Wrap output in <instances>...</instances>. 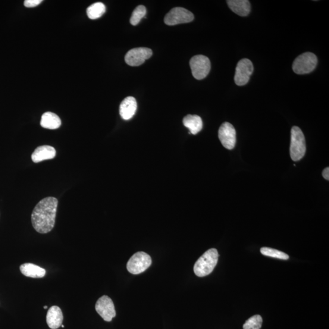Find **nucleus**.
I'll return each mask as SVG.
<instances>
[{"label": "nucleus", "instance_id": "nucleus-1", "mask_svg": "<svg viewBox=\"0 0 329 329\" xmlns=\"http://www.w3.org/2000/svg\"><path fill=\"white\" fill-rule=\"evenodd\" d=\"M58 200L54 197H45L34 209L31 221L35 230L40 234L52 231L55 226Z\"/></svg>", "mask_w": 329, "mask_h": 329}, {"label": "nucleus", "instance_id": "nucleus-2", "mask_svg": "<svg viewBox=\"0 0 329 329\" xmlns=\"http://www.w3.org/2000/svg\"><path fill=\"white\" fill-rule=\"evenodd\" d=\"M219 255L215 248L210 249L199 258L194 265L193 270L197 276L202 277L211 273L217 265Z\"/></svg>", "mask_w": 329, "mask_h": 329}, {"label": "nucleus", "instance_id": "nucleus-3", "mask_svg": "<svg viewBox=\"0 0 329 329\" xmlns=\"http://www.w3.org/2000/svg\"><path fill=\"white\" fill-rule=\"evenodd\" d=\"M290 156L293 161H299L306 152L305 135L299 127L293 126L291 131Z\"/></svg>", "mask_w": 329, "mask_h": 329}, {"label": "nucleus", "instance_id": "nucleus-4", "mask_svg": "<svg viewBox=\"0 0 329 329\" xmlns=\"http://www.w3.org/2000/svg\"><path fill=\"white\" fill-rule=\"evenodd\" d=\"M317 64L318 59L316 55L307 52L300 55L294 60L292 68L294 73L305 74L314 70Z\"/></svg>", "mask_w": 329, "mask_h": 329}, {"label": "nucleus", "instance_id": "nucleus-5", "mask_svg": "<svg viewBox=\"0 0 329 329\" xmlns=\"http://www.w3.org/2000/svg\"><path fill=\"white\" fill-rule=\"evenodd\" d=\"M152 260L148 254L137 252L131 257L127 263V269L130 273L139 274L145 271L151 265Z\"/></svg>", "mask_w": 329, "mask_h": 329}, {"label": "nucleus", "instance_id": "nucleus-6", "mask_svg": "<svg viewBox=\"0 0 329 329\" xmlns=\"http://www.w3.org/2000/svg\"><path fill=\"white\" fill-rule=\"evenodd\" d=\"M190 65L194 78L201 80L208 76L211 68L209 59L203 55H196L190 59Z\"/></svg>", "mask_w": 329, "mask_h": 329}, {"label": "nucleus", "instance_id": "nucleus-7", "mask_svg": "<svg viewBox=\"0 0 329 329\" xmlns=\"http://www.w3.org/2000/svg\"><path fill=\"white\" fill-rule=\"evenodd\" d=\"M193 19L194 15L192 12L183 8L176 7L172 9L165 15L164 22L169 26H173V25L190 23Z\"/></svg>", "mask_w": 329, "mask_h": 329}, {"label": "nucleus", "instance_id": "nucleus-8", "mask_svg": "<svg viewBox=\"0 0 329 329\" xmlns=\"http://www.w3.org/2000/svg\"><path fill=\"white\" fill-rule=\"evenodd\" d=\"M253 71L252 62L247 59H241L237 65L234 77L235 83L239 86L246 85L248 83Z\"/></svg>", "mask_w": 329, "mask_h": 329}, {"label": "nucleus", "instance_id": "nucleus-9", "mask_svg": "<svg viewBox=\"0 0 329 329\" xmlns=\"http://www.w3.org/2000/svg\"><path fill=\"white\" fill-rule=\"evenodd\" d=\"M153 51L148 48L140 47L130 50L125 56V62L132 67L142 65L146 59L151 57Z\"/></svg>", "mask_w": 329, "mask_h": 329}, {"label": "nucleus", "instance_id": "nucleus-10", "mask_svg": "<svg viewBox=\"0 0 329 329\" xmlns=\"http://www.w3.org/2000/svg\"><path fill=\"white\" fill-rule=\"evenodd\" d=\"M219 140L225 148L233 149L236 143V131L233 124L228 122L222 123L218 131Z\"/></svg>", "mask_w": 329, "mask_h": 329}, {"label": "nucleus", "instance_id": "nucleus-11", "mask_svg": "<svg viewBox=\"0 0 329 329\" xmlns=\"http://www.w3.org/2000/svg\"><path fill=\"white\" fill-rule=\"evenodd\" d=\"M97 313L105 321L111 322L115 317L114 303L108 296H103L97 300L95 305Z\"/></svg>", "mask_w": 329, "mask_h": 329}, {"label": "nucleus", "instance_id": "nucleus-12", "mask_svg": "<svg viewBox=\"0 0 329 329\" xmlns=\"http://www.w3.org/2000/svg\"><path fill=\"white\" fill-rule=\"evenodd\" d=\"M137 103L136 98L128 96L124 98L120 106V115L124 120H130L136 114Z\"/></svg>", "mask_w": 329, "mask_h": 329}, {"label": "nucleus", "instance_id": "nucleus-13", "mask_svg": "<svg viewBox=\"0 0 329 329\" xmlns=\"http://www.w3.org/2000/svg\"><path fill=\"white\" fill-rule=\"evenodd\" d=\"M56 155V149L53 146L43 145L35 149L31 156V158L34 163H39L45 160L55 158Z\"/></svg>", "mask_w": 329, "mask_h": 329}, {"label": "nucleus", "instance_id": "nucleus-14", "mask_svg": "<svg viewBox=\"0 0 329 329\" xmlns=\"http://www.w3.org/2000/svg\"><path fill=\"white\" fill-rule=\"evenodd\" d=\"M63 319L62 310L58 306L52 307L47 313L46 322L50 328L57 329L61 327Z\"/></svg>", "mask_w": 329, "mask_h": 329}, {"label": "nucleus", "instance_id": "nucleus-15", "mask_svg": "<svg viewBox=\"0 0 329 329\" xmlns=\"http://www.w3.org/2000/svg\"><path fill=\"white\" fill-rule=\"evenodd\" d=\"M229 7L235 13L241 17L247 16L250 11V5L247 0H228Z\"/></svg>", "mask_w": 329, "mask_h": 329}, {"label": "nucleus", "instance_id": "nucleus-16", "mask_svg": "<svg viewBox=\"0 0 329 329\" xmlns=\"http://www.w3.org/2000/svg\"><path fill=\"white\" fill-rule=\"evenodd\" d=\"M185 127L188 128L190 133L196 135L202 130L203 123L201 118L196 115H187L183 119Z\"/></svg>", "mask_w": 329, "mask_h": 329}, {"label": "nucleus", "instance_id": "nucleus-17", "mask_svg": "<svg viewBox=\"0 0 329 329\" xmlns=\"http://www.w3.org/2000/svg\"><path fill=\"white\" fill-rule=\"evenodd\" d=\"M61 120L54 113L47 112L42 116L40 125L43 128L48 130H56L61 126Z\"/></svg>", "mask_w": 329, "mask_h": 329}, {"label": "nucleus", "instance_id": "nucleus-18", "mask_svg": "<svg viewBox=\"0 0 329 329\" xmlns=\"http://www.w3.org/2000/svg\"><path fill=\"white\" fill-rule=\"evenodd\" d=\"M20 271L25 276L32 278H42L46 274L45 269L33 263H24L20 266Z\"/></svg>", "mask_w": 329, "mask_h": 329}, {"label": "nucleus", "instance_id": "nucleus-19", "mask_svg": "<svg viewBox=\"0 0 329 329\" xmlns=\"http://www.w3.org/2000/svg\"><path fill=\"white\" fill-rule=\"evenodd\" d=\"M106 6L103 3L97 2L89 6L87 9V14L90 19L95 20L105 13Z\"/></svg>", "mask_w": 329, "mask_h": 329}, {"label": "nucleus", "instance_id": "nucleus-20", "mask_svg": "<svg viewBox=\"0 0 329 329\" xmlns=\"http://www.w3.org/2000/svg\"><path fill=\"white\" fill-rule=\"evenodd\" d=\"M146 14V9L145 6L143 5L138 6L136 9H134L133 14H132L130 23L133 26H136L139 24L142 19L145 17Z\"/></svg>", "mask_w": 329, "mask_h": 329}, {"label": "nucleus", "instance_id": "nucleus-21", "mask_svg": "<svg viewBox=\"0 0 329 329\" xmlns=\"http://www.w3.org/2000/svg\"><path fill=\"white\" fill-rule=\"evenodd\" d=\"M261 252L263 256L271 257V258L282 260H288L289 259V256L287 254L277 249L270 248V247H262Z\"/></svg>", "mask_w": 329, "mask_h": 329}, {"label": "nucleus", "instance_id": "nucleus-22", "mask_svg": "<svg viewBox=\"0 0 329 329\" xmlns=\"http://www.w3.org/2000/svg\"><path fill=\"white\" fill-rule=\"evenodd\" d=\"M263 319L261 316L255 315L250 317L243 325V329H261Z\"/></svg>", "mask_w": 329, "mask_h": 329}, {"label": "nucleus", "instance_id": "nucleus-23", "mask_svg": "<svg viewBox=\"0 0 329 329\" xmlns=\"http://www.w3.org/2000/svg\"><path fill=\"white\" fill-rule=\"evenodd\" d=\"M42 2V0H26L24 2V5L27 8H34L40 5Z\"/></svg>", "mask_w": 329, "mask_h": 329}, {"label": "nucleus", "instance_id": "nucleus-24", "mask_svg": "<svg viewBox=\"0 0 329 329\" xmlns=\"http://www.w3.org/2000/svg\"><path fill=\"white\" fill-rule=\"evenodd\" d=\"M322 175H323V177L324 178L325 180H326L327 181L329 180V168L327 167L325 168L322 172Z\"/></svg>", "mask_w": 329, "mask_h": 329}, {"label": "nucleus", "instance_id": "nucleus-25", "mask_svg": "<svg viewBox=\"0 0 329 329\" xmlns=\"http://www.w3.org/2000/svg\"><path fill=\"white\" fill-rule=\"evenodd\" d=\"M43 308H44V309H47V308H48V307L45 306H44Z\"/></svg>", "mask_w": 329, "mask_h": 329}, {"label": "nucleus", "instance_id": "nucleus-26", "mask_svg": "<svg viewBox=\"0 0 329 329\" xmlns=\"http://www.w3.org/2000/svg\"><path fill=\"white\" fill-rule=\"evenodd\" d=\"M61 326H62V328H64V325L63 324H62Z\"/></svg>", "mask_w": 329, "mask_h": 329}]
</instances>
